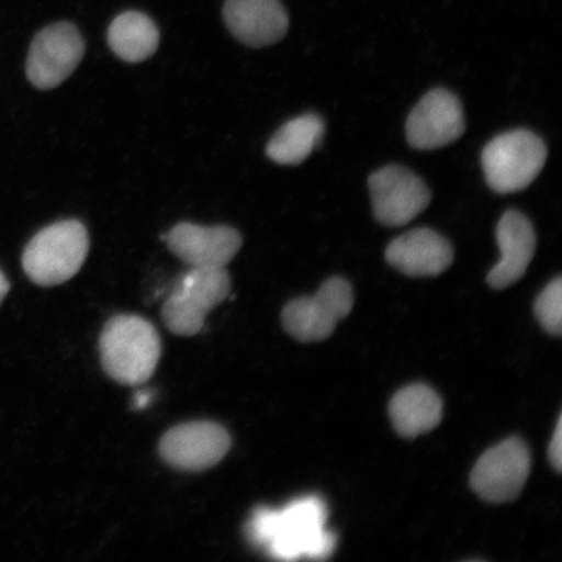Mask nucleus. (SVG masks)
<instances>
[{"label":"nucleus","instance_id":"22","mask_svg":"<svg viewBox=\"0 0 562 562\" xmlns=\"http://www.w3.org/2000/svg\"><path fill=\"white\" fill-rule=\"evenodd\" d=\"M10 292V283L9 279L5 278L2 270H0V305H2L3 300L7 294Z\"/></svg>","mask_w":562,"mask_h":562},{"label":"nucleus","instance_id":"12","mask_svg":"<svg viewBox=\"0 0 562 562\" xmlns=\"http://www.w3.org/2000/svg\"><path fill=\"white\" fill-rule=\"evenodd\" d=\"M168 249L189 267L226 269L241 249L243 237L228 226H199L179 223L168 232Z\"/></svg>","mask_w":562,"mask_h":562},{"label":"nucleus","instance_id":"1","mask_svg":"<svg viewBox=\"0 0 562 562\" xmlns=\"http://www.w3.org/2000/svg\"><path fill=\"white\" fill-rule=\"evenodd\" d=\"M326 504L313 495L299 498L283 509H257L246 533L250 542L263 547L273 559L326 560L336 544L334 533L326 529Z\"/></svg>","mask_w":562,"mask_h":562},{"label":"nucleus","instance_id":"6","mask_svg":"<svg viewBox=\"0 0 562 562\" xmlns=\"http://www.w3.org/2000/svg\"><path fill=\"white\" fill-rule=\"evenodd\" d=\"M353 290L346 279L331 278L311 297L288 302L281 313L284 329L301 342L328 339L337 323L346 319L353 308Z\"/></svg>","mask_w":562,"mask_h":562},{"label":"nucleus","instance_id":"10","mask_svg":"<svg viewBox=\"0 0 562 562\" xmlns=\"http://www.w3.org/2000/svg\"><path fill=\"white\" fill-rule=\"evenodd\" d=\"M231 445V435L222 425L194 420L168 430L159 441V454L168 465L196 473L217 465Z\"/></svg>","mask_w":562,"mask_h":562},{"label":"nucleus","instance_id":"13","mask_svg":"<svg viewBox=\"0 0 562 562\" xmlns=\"http://www.w3.org/2000/svg\"><path fill=\"white\" fill-rule=\"evenodd\" d=\"M224 23L241 44L261 48L283 40L290 16L280 0H227Z\"/></svg>","mask_w":562,"mask_h":562},{"label":"nucleus","instance_id":"16","mask_svg":"<svg viewBox=\"0 0 562 562\" xmlns=\"http://www.w3.org/2000/svg\"><path fill=\"white\" fill-rule=\"evenodd\" d=\"M390 418L403 438H417L439 426L442 418L441 398L428 385L405 386L391 400Z\"/></svg>","mask_w":562,"mask_h":562},{"label":"nucleus","instance_id":"8","mask_svg":"<svg viewBox=\"0 0 562 562\" xmlns=\"http://www.w3.org/2000/svg\"><path fill=\"white\" fill-rule=\"evenodd\" d=\"M86 42L68 21L52 24L35 35L26 60V76L35 88L59 87L79 67Z\"/></svg>","mask_w":562,"mask_h":562},{"label":"nucleus","instance_id":"7","mask_svg":"<svg viewBox=\"0 0 562 562\" xmlns=\"http://www.w3.org/2000/svg\"><path fill=\"white\" fill-rule=\"evenodd\" d=\"M531 470L525 441L509 438L481 456L470 475V486L482 501L504 504L521 495Z\"/></svg>","mask_w":562,"mask_h":562},{"label":"nucleus","instance_id":"2","mask_svg":"<svg viewBox=\"0 0 562 562\" xmlns=\"http://www.w3.org/2000/svg\"><path fill=\"white\" fill-rule=\"evenodd\" d=\"M161 342L157 328L139 315L121 314L105 323L100 337L102 368L123 385L145 384L158 368Z\"/></svg>","mask_w":562,"mask_h":562},{"label":"nucleus","instance_id":"15","mask_svg":"<svg viewBox=\"0 0 562 562\" xmlns=\"http://www.w3.org/2000/svg\"><path fill=\"white\" fill-rule=\"evenodd\" d=\"M496 240L501 259L488 272L487 283L494 290H505L521 280L537 249L532 224L516 210H509L498 221Z\"/></svg>","mask_w":562,"mask_h":562},{"label":"nucleus","instance_id":"20","mask_svg":"<svg viewBox=\"0 0 562 562\" xmlns=\"http://www.w3.org/2000/svg\"><path fill=\"white\" fill-rule=\"evenodd\" d=\"M548 459L551 465L558 473L562 469V418L560 416L557 425V430L552 435L550 446H548Z\"/></svg>","mask_w":562,"mask_h":562},{"label":"nucleus","instance_id":"9","mask_svg":"<svg viewBox=\"0 0 562 562\" xmlns=\"http://www.w3.org/2000/svg\"><path fill=\"white\" fill-rule=\"evenodd\" d=\"M372 211L385 227H403L430 205L425 181L402 166H386L369 179Z\"/></svg>","mask_w":562,"mask_h":562},{"label":"nucleus","instance_id":"18","mask_svg":"<svg viewBox=\"0 0 562 562\" xmlns=\"http://www.w3.org/2000/svg\"><path fill=\"white\" fill-rule=\"evenodd\" d=\"M322 117L306 114L285 123L266 147L267 157L278 165L297 166L312 156L325 136Z\"/></svg>","mask_w":562,"mask_h":562},{"label":"nucleus","instance_id":"11","mask_svg":"<svg viewBox=\"0 0 562 562\" xmlns=\"http://www.w3.org/2000/svg\"><path fill=\"white\" fill-rule=\"evenodd\" d=\"M467 130L459 98L446 89L427 93L411 112L406 137L414 149L437 150L459 139Z\"/></svg>","mask_w":562,"mask_h":562},{"label":"nucleus","instance_id":"4","mask_svg":"<svg viewBox=\"0 0 562 562\" xmlns=\"http://www.w3.org/2000/svg\"><path fill=\"white\" fill-rule=\"evenodd\" d=\"M231 293L226 269L191 267L176 281L161 307V319L173 335L191 337L202 331L206 316Z\"/></svg>","mask_w":562,"mask_h":562},{"label":"nucleus","instance_id":"3","mask_svg":"<svg viewBox=\"0 0 562 562\" xmlns=\"http://www.w3.org/2000/svg\"><path fill=\"white\" fill-rule=\"evenodd\" d=\"M89 234L79 221L52 224L35 235L23 255L24 271L33 283L55 286L81 270L89 252Z\"/></svg>","mask_w":562,"mask_h":562},{"label":"nucleus","instance_id":"17","mask_svg":"<svg viewBox=\"0 0 562 562\" xmlns=\"http://www.w3.org/2000/svg\"><path fill=\"white\" fill-rule=\"evenodd\" d=\"M159 31L154 21L143 12L128 11L112 21L109 46L119 58L128 63H140L156 54Z\"/></svg>","mask_w":562,"mask_h":562},{"label":"nucleus","instance_id":"14","mask_svg":"<svg viewBox=\"0 0 562 562\" xmlns=\"http://www.w3.org/2000/svg\"><path fill=\"white\" fill-rule=\"evenodd\" d=\"M385 258L406 277H438L452 266L454 251L438 232L419 228L395 238L386 246Z\"/></svg>","mask_w":562,"mask_h":562},{"label":"nucleus","instance_id":"21","mask_svg":"<svg viewBox=\"0 0 562 562\" xmlns=\"http://www.w3.org/2000/svg\"><path fill=\"white\" fill-rule=\"evenodd\" d=\"M151 398V395L147 391H140L137 393L135 397V404L133 406L136 407V409H140V407L147 406L149 404V400Z\"/></svg>","mask_w":562,"mask_h":562},{"label":"nucleus","instance_id":"5","mask_svg":"<svg viewBox=\"0 0 562 562\" xmlns=\"http://www.w3.org/2000/svg\"><path fill=\"white\" fill-rule=\"evenodd\" d=\"M547 157L542 138L530 131L517 130L503 133L484 147L482 167L492 191L517 193L538 178Z\"/></svg>","mask_w":562,"mask_h":562},{"label":"nucleus","instance_id":"19","mask_svg":"<svg viewBox=\"0 0 562 562\" xmlns=\"http://www.w3.org/2000/svg\"><path fill=\"white\" fill-rule=\"evenodd\" d=\"M533 312L540 326L548 334L560 336L562 333V279L551 281L536 300Z\"/></svg>","mask_w":562,"mask_h":562}]
</instances>
